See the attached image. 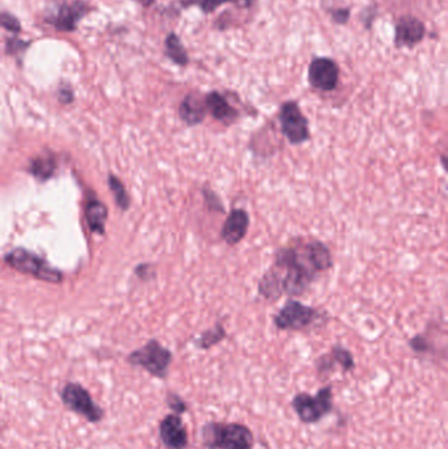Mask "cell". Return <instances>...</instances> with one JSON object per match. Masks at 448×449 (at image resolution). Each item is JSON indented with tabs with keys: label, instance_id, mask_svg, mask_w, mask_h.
Masks as SVG:
<instances>
[{
	"label": "cell",
	"instance_id": "4dcf8cb0",
	"mask_svg": "<svg viewBox=\"0 0 448 449\" xmlns=\"http://www.w3.org/2000/svg\"><path fill=\"white\" fill-rule=\"evenodd\" d=\"M139 1H142L145 6H149V4H151V1H153V0H139Z\"/></svg>",
	"mask_w": 448,
	"mask_h": 449
},
{
	"label": "cell",
	"instance_id": "277c9868",
	"mask_svg": "<svg viewBox=\"0 0 448 449\" xmlns=\"http://www.w3.org/2000/svg\"><path fill=\"white\" fill-rule=\"evenodd\" d=\"M61 401L67 410L84 418L87 422L100 423L105 412L96 404L84 386L78 383H67L61 390Z\"/></svg>",
	"mask_w": 448,
	"mask_h": 449
},
{
	"label": "cell",
	"instance_id": "e0dca14e",
	"mask_svg": "<svg viewBox=\"0 0 448 449\" xmlns=\"http://www.w3.org/2000/svg\"><path fill=\"white\" fill-rule=\"evenodd\" d=\"M258 293L267 301H277L283 296V286L280 275L275 268H270L258 283Z\"/></svg>",
	"mask_w": 448,
	"mask_h": 449
},
{
	"label": "cell",
	"instance_id": "ac0fdd59",
	"mask_svg": "<svg viewBox=\"0 0 448 449\" xmlns=\"http://www.w3.org/2000/svg\"><path fill=\"white\" fill-rule=\"evenodd\" d=\"M107 213H108L107 208L100 202L92 200V202H87V205H86V220H87L90 228L93 231H98V233L104 231L105 221H107Z\"/></svg>",
	"mask_w": 448,
	"mask_h": 449
},
{
	"label": "cell",
	"instance_id": "4316f807",
	"mask_svg": "<svg viewBox=\"0 0 448 449\" xmlns=\"http://www.w3.org/2000/svg\"><path fill=\"white\" fill-rule=\"evenodd\" d=\"M167 404L174 412V414H178V415H182V414L187 412V404L184 402L179 395H175V393H168V395H167Z\"/></svg>",
	"mask_w": 448,
	"mask_h": 449
},
{
	"label": "cell",
	"instance_id": "4fadbf2b",
	"mask_svg": "<svg viewBox=\"0 0 448 449\" xmlns=\"http://www.w3.org/2000/svg\"><path fill=\"white\" fill-rule=\"evenodd\" d=\"M204 103L207 107V112H209L212 117L224 124L225 127H230L239 117L238 110L226 100L220 92L212 91L204 98Z\"/></svg>",
	"mask_w": 448,
	"mask_h": 449
},
{
	"label": "cell",
	"instance_id": "44dd1931",
	"mask_svg": "<svg viewBox=\"0 0 448 449\" xmlns=\"http://www.w3.org/2000/svg\"><path fill=\"white\" fill-rule=\"evenodd\" d=\"M329 355L334 366L339 364L345 372H350L355 368V361H354L351 352L342 346H334L330 351Z\"/></svg>",
	"mask_w": 448,
	"mask_h": 449
},
{
	"label": "cell",
	"instance_id": "83f0119b",
	"mask_svg": "<svg viewBox=\"0 0 448 449\" xmlns=\"http://www.w3.org/2000/svg\"><path fill=\"white\" fill-rule=\"evenodd\" d=\"M409 344H410V349H412L414 352H417V354H426V352L430 349L429 342H427V339H426L425 337H422V335H415L414 338L410 339Z\"/></svg>",
	"mask_w": 448,
	"mask_h": 449
},
{
	"label": "cell",
	"instance_id": "ffe728a7",
	"mask_svg": "<svg viewBox=\"0 0 448 449\" xmlns=\"http://www.w3.org/2000/svg\"><path fill=\"white\" fill-rule=\"evenodd\" d=\"M166 54L176 64L185 66L188 64V57L185 53V49L182 45L179 37L175 33H170L166 38Z\"/></svg>",
	"mask_w": 448,
	"mask_h": 449
},
{
	"label": "cell",
	"instance_id": "5bb4252c",
	"mask_svg": "<svg viewBox=\"0 0 448 449\" xmlns=\"http://www.w3.org/2000/svg\"><path fill=\"white\" fill-rule=\"evenodd\" d=\"M179 116L185 125L197 127L207 117V107L204 99L197 93H188L179 107Z\"/></svg>",
	"mask_w": 448,
	"mask_h": 449
},
{
	"label": "cell",
	"instance_id": "7a4b0ae2",
	"mask_svg": "<svg viewBox=\"0 0 448 449\" xmlns=\"http://www.w3.org/2000/svg\"><path fill=\"white\" fill-rule=\"evenodd\" d=\"M202 444L208 449H253L254 435L241 423H207L202 427Z\"/></svg>",
	"mask_w": 448,
	"mask_h": 449
},
{
	"label": "cell",
	"instance_id": "d6986e66",
	"mask_svg": "<svg viewBox=\"0 0 448 449\" xmlns=\"http://www.w3.org/2000/svg\"><path fill=\"white\" fill-rule=\"evenodd\" d=\"M226 338V331L221 322H217L213 327L204 331L202 335L195 342V346L200 349H209L221 343Z\"/></svg>",
	"mask_w": 448,
	"mask_h": 449
},
{
	"label": "cell",
	"instance_id": "8fae6325",
	"mask_svg": "<svg viewBox=\"0 0 448 449\" xmlns=\"http://www.w3.org/2000/svg\"><path fill=\"white\" fill-rule=\"evenodd\" d=\"M159 438L167 449H184L188 445V432L180 415H166L159 423Z\"/></svg>",
	"mask_w": 448,
	"mask_h": 449
},
{
	"label": "cell",
	"instance_id": "9c48e42d",
	"mask_svg": "<svg viewBox=\"0 0 448 449\" xmlns=\"http://www.w3.org/2000/svg\"><path fill=\"white\" fill-rule=\"evenodd\" d=\"M90 11V7L83 0H74L71 3H61L49 11L45 16L46 23L52 24L61 32H73L76 29L79 20Z\"/></svg>",
	"mask_w": 448,
	"mask_h": 449
},
{
	"label": "cell",
	"instance_id": "3957f363",
	"mask_svg": "<svg viewBox=\"0 0 448 449\" xmlns=\"http://www.w3.org/2000/svg\"><path fill=\"white\" fill-rule=\"evenodd\" d=\"M128 361L134 367L145 369L151 376L163 380L168 375V368L173 363V354L158 340L151 339L144 347L132 352Z\"/></svg>",
	"mask_w": 448,
	"mask_h": 449
},
{
	"label": "cell",
	"instance_id": "8992f818",
	"mask_svg": "<svg viewBox=\"0 0 448 449\" xmlns=\"http://www.w3.org/2000/svg\"><path fill=\"white\" fill-rule=\"evenodd\" d=\"M279 122L282 134L293 146L302 145L311 139L309 121L296 101H285L280 107Z\"/></svg>",
	"mask_w": 448,
	"mask_h": 449
},
{
	"label": "cell",
	"instance_id": "ba28073f",
	"mask_svg": "<svg viewBox=\"0 0 448 449\" xmlns=\"http://www.w3.org/2000/svg\"><path fill=\"white\" fill-rule=\"evenodd\" d=\"M7 263L21 274L35 276L37 279L45 280L49 283H59L62 280V275L59 271L50 268L42 259H40L27 250L18 248L12 251L7 257Z\"/></svg>",
	"mask_w": 448,
	"mask_h": 449
},
{
	"label": "cell",
	"instance_id": "30bf717a",
	"mask_svg": "<svg viewBox=\"0 0 448 449\" xmlns=\"http://www.w3.org/2000/svg\"><path fill=\"white\" fill-rule=\"evenodd\" d=\"M308 78L313 88L320 91H333L338 84V66L329 58H316L309 66Z\"/></svg>",
	"mask_w": 448,
	"mask_h": 449
},
{
	"label": "cell",
	"instance_id": "52a82bcc",
	"mask_svg": "<svg viewBox=\"0 0 448 449\" xmlns=\"http://www.w3.org/2000/svg\"><path fill=\"white\" fill-rule=\"evenodd\" d=\"M320 317L317 309L297 300H288L275 315L274 323L279 330L300 331L308 329Z\"/></svg>",
	"mask_w": 448,
	"mask_h": 449
},
{
	"label": "cell",
	"instance_id": "cb8c5ba5",
	"mask_svg": "<svg viewBox=\"0 0 448 449\" xmlns=\"http://www.w3.org/2000/svg\"><path fill=\"white\" fill-rule=\"evenodd\" d=\"M110 189H112V192H113V196H115V200L117 202V205L121 206L122 209H128L129 197L122 183L120 182L117 177L110 176Z\"/></svg>",
	"mask_w": 448,
	"mask_h": 449
},
{
	"label": "cell",
	"instance_id": "f1b7e54d",
	"mask_svg": "<svg viewBox=\"0 0 448 449\" xmlns=\"http://www.w3.org/2000/svg\"><path fill=\"white\" fill-rule=\"evenodd\" d=\"M196 1H197V4L200 6V8L204 12L209 13V12H213L214 9L219 8L224 3H228V1H231V0H196Z\"/></svg>",
	"mask_w": 448,
	"mask_h": 449
},
{
	"label": "cell",
	"instance_id": "5b68a950",
	"mask_svg": "<svg viewBox=\"0 0 448 449\" xmlns=\"http://www.w3.org/2000/svg\"><path fill=\"white\" fill-rule=\"evenodd\" d=\"M292 407L302 423L318 422L333 410V389L331 386H326L320 389L316 395L308 393L294 395Z\"/></svg>",
	"mask_w": 448,
	"mask_h": 449
},
{
	"label": "cell",
	"instance_id": "7c38bea8",
	"mask_svg": "<svg viewBox=\"0 0 448 449\" xmlns=\"http://www.w3.org/2000/svg\"><path fill=\"white\" fill-rule=\"evenodd\" d=\"M250 226V214L242 208L229 211L221 230V238L228 246H237L247 235Z\"/></svg>",
	"mask_w": 448,
	"mask_h": 449
},
{
	"label": "cell",
	"instance_id": "2e32d148",
	"mask_svg": "<svg viewBox=\"0 0 448 449\" xmlns=\"http://www.w3.org/2000/svg\"><path fill=\"white\" fill-rule=\"evenodd\" d=\"M425 36V25L418 18H403L396 28V45L412 46L418 44Z\"/></svg>",
	"mask_w": 448,
	"mask_h": 449
},
{
	"label": "cell",
	"instance_id": "603a6c76",
	"mask_svg": "<svg viewBox=\"0 0 448 449\" xmlns=\"http://www.w3.org/2000/svg\"><path fill=\"white\" fill-rule=\"evenodd\" d=\"M202 199L205 202V206L211 211H219V213H226L224 202L220 199V196L212 189L208 184H205L202 189Z\"/></svg>",
	"mask_w": 448,
	"mask_h": 449
},
{
	"label": "cell",
	"instance_id": "d4e9b609",
	"mask_svg": "<svg viewBox=\"0 0 448 449\" xmlns=\"http://www.w3.org/2000/svg\"><path fill=\"white\" fill-rule=\"evenodd\" d=\"M0 27L12 33H18L21 30V24L18 18L7 12H0Z\"/></svg>",
	"mask_w": 448,
	"mask_h": 449
},
{
	"label": "cell",
	"instance_id": "f546056e",
	"mask_svg": "<svg viewBox=\"0 0 448 449\" xmlns=\"http://www.w3.org/2000/svg\"><path fill=\"white\" fill-rule=\"evenodd\" d=\"M74 99L73 92L71 90H69V88H61L59 90V100L64 103V104H67V103H71Z\"/></svg>",
	"mask_w": 448,
	"mask_h": 449
},
{
	"label": "cell",
	"instance_id": "6da1fadb",
	"mask_svg": "<svg viewBox=\"0 0 448 449\" xmlns=\"http://www.w3.org/2000/svg\"><path fill=\"white\" fill-rule=\"evenodd\" d=\"M272 268L280 275L284 294L288 297L302 296L317 276L304 252L302 243L299 246L277 248Z\"/></svg>",
	"mask_w": 448,
	"mask_h": 449
},
{
	"label": "cell",
	"instance_id": "9a60e30c",
	"mask_svg": "<svg viewBox=\"0 0 448 449\" xmlns=\"http://www.w3.org/2000/svg\"><path fill=\"white\" fill-rule=\"evenodd\" d=\"M302 248L317 274L326 272L333 268V257L329 247L321 240L311 239L309 242H302Z\"/></svg>",
	"mask_w": 448,
	"mask_h": 449
},
{
	"label": "cell",
	"instance_id": "484cf974",
	"mask_svg": "<svg viewBox=\"0 0 448 449\" xmlns=\"http://www.w3.org/2000/svg\"><path fill=\"white\" fill-rule=\"evenodd\" d=\"M30 45V42L28 41H23L20 38H8L7 41V46H6V50H7V54H20V53H24V50L27 49L28 46Z\"/></svg>",
	"mask_w": 448,
	"mask_h": 449
},
{
	"label": "cell",
	"instance_id": "7402d4cb",
	"mask_svg": "<svg viewBox=\"0 0 448 449\" xmlns=\"http://www.w3.org/2000/svg\"><path fill=\"white\" fill-rule=\"evenodd\" d=\"M54 161L50 159V158H46V156H41V158H37L33 162H32V174L36 176L37 179L40 180H46L49 179L53 173H54Z\"/></svg>",
	"mask_w": 448,
	"mask_h": 449
}]
</instances>
